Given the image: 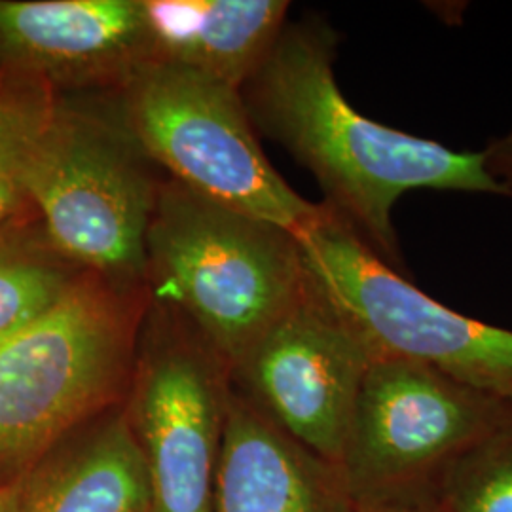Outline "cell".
<instances>
[{"label": "cell", "instance_id": "obj_16", "mask_svg": "<svg viewBox=\"0 0 512 512\" xmlns=\"http://www.w3.org/2000/svg\"><path fill=\"white\" fill-rule=\"evenodd\" d=\"M425 505L435 512H512V414L442 469Z\"/></svg>", "mask_w": 512, "mask_h": 512}, {"label": "cell", "instance_id": "obj_1", "mask_svg": "<svg viewBox=\"0 0 512 512\" xmlns=\"http://www.w3.org/2000/svg\"><path fill=\"white\" fill-rule=\"evenodd\" d=\"M338 37L319 19L287 23L241 99L256 129L310 169L327 207L403 274L393 209L412 190L509 196L482 152L452 150L353 109L334 74Z\"/></svg>", "mask_w": 512, "mask_h": 512}, {"label": "cell", "instance_id": "obj_3", "mask_svg": "<svg viewBox=\"0 0 512 512\" xmlns=\"http://www.w3.org/2000/svg\"><path fill=\"white\" fill-rule=\"evenodd\" d=\"M118 105L55 97L27 171V194L55 251L110 283L145 275L160 184Z\"/></svg>", "mask_w": 512, "mask_h": 512}, {"label": "cell", "instance_id": "obj_19", "mask_svg": "<svg viewBox=\"0 0 512 512\" xmlns=\"http://www.w3.org/2000/svg\"><path fill=\"white\" fill-rule=\"evenodd\" d=\"M12 494H14V482L0 484V512H6L8 505H10Z\"/></svg>", "mask_w": 512, "mask_h": 512}, {"label": "cell", "instance_id": "obj_8", "mask_svg": "<svg viewBox=\"0 0 512 512\" xmlns=\"http://www.w3.org/2000/svg\"><path fill=\"white\" fill-rule=\"evenodd\" d=\"M372 355L306 277L302 291L236 365L258 410L340 467Z\"/></svg>", "mask_w": 512, "mask_h": 512}, {"label": "cell", "instance_id": "obj_13", "mask_svg": "<svg viewBox=\"0 0 512 512\" xmlns=\"http://www.w3.org/2000/svg\"><path fill=\"white\" fill-rule=\"evenodd\" d=\"M6 512H150L147 463L133 427L110 416L14 482Z\"/></svg>", "mask_w": 512, "mask_h": 512}, {"label": "cell", "instance_id": "obj_12", "mask_svg": "<svg viewBox=\"0 0 512 512\" xmlns=\"http://www.w3.org/2000/svg\"><path fill=\"white\" fill-rule=\"evenodd\" d=\"M150 61L239 90L287 25L285 0H141Z\"/></svg>", "mask_w": 512, "mask_h": 512}, {"label": "cell", "instance_id": "obj_10", "mask_svg": "<svg viewBox=\"0 0 512 512\" xmlns=\"http://www.w3.org/2000/svg\"><path fill=\"white\" fill-rule=\"evenodd\" d=\"M150 61L141 0H0V71L57 88L120 86Z\"/></svg>", "mask_w": 512, "mask_h": 512}, {"label": "cell", "instance_id": "obj_6", "mask_svg": "<svg viewBox=\"0 0 512 512\" xmlns=\"http://www.w3.org/2000/svg\"><path fill=\"white\" fill-rule=\"evenodd\" d=\"M120 298L114 283L86 272L0 344V473H27L109 399L129 348Z\"/></svg>", "mask_w": 512, "mask_h": 512}, {"label": "cell", "instance_id": "obj_9", "mask_svg": "<svg viewBox=\"0 0 512 512\" xmlns=\"http://www.w3.org/2000/svg\"><path fill=\"white\" fill-rule=\"evenodd\" d=\"M226 406L194 349L169 344L143 361L135 437L150 484V512H211Z\"/></svg>", "mask_w": 512, "mask_h": 512}, {"label": "cell", "instance_id": "obj_4", "mask_svg": "<svg viewBox=\"0 0 512 512\" xmlns=\"http://www.w3.org/2000/svg\"><path fill=\"white\" fill-rule=\"evenodd\" d=\"M294 239L311 285L374 361L429 366L512 401V330L471 319L420 291L325 203Z\"/></svg>", "mask_w": 512, "mask_h": 512}, {"label": "cell", "instance_id": "obj_18", "mask_svg": "<svg viewBox=\"0 0 512 512\" xmlns=\"http://www.w3.org/2000/svg\"><path fill=\"white\" fill-rule=\"evenodd\" d=\"M355 512H435L429 505H384V507H368V509H355Z\"/></svg>", "mask_w": 512, "mask_h": 512}, {"label": "cell", "instance_id": "obj_5", "mask_svg": "<svg viewBox=\"0 0 512 512\" xmlns=\"http://www.w3.org/2000/svg\"><path fill=\"white\" fill-rule=\"evenodd\" d=\"M116 105L148 160L190 192L293 236L321 213L270 164L239 90L145 61L118 86Z\"/></svg>", "mask_w": 512, "mask_h": 512}, {"label": "cell", "instance_id": "obj_15", "mask_svg": "<svg viewBox=\"0 0 512 512\" xmlns=\"http://www.w3.org/2000/svg\"><path fill=\"white\" fill-rule=\"evenodd\" d=\"M55 97L37 78L0 71V234L23 226L33 207L27 171Z\"/></svg>", "mask_w": 512, "mask_h": 512}, {"label": "cell", "instance_id": "obj_11", "mask_svg": "<svg viewBox=\"0 0 512 512\" xmlns=\"http://www.w3.org/2000/svg\"><path fill=\"white\" fill-rule=\"evenodd\" d=\"M211 512H355L340 471L256 406L226 404Z\"/></svg>", "mask_w": 512, "mask_h": 512}, {"label": "cell", "instance_id": "obj_17", "mask_svg": "<svg viewBox=\"0 0 512 512\" xmlns=\"http://www.w3.org/2000/svg\"><path fill=\"white\" fill-rule=\"evenodd\" d=\"M480 152L488 173L512 192V129Z\"/></svg>", "mask_w": 512, "mask_h": 512}, {"label": "cell", "instance_id": "obj_7", "mask_svg": "<svg viewBox=\"0 0 512 512\" xmlns=\"http://www.w3.org/2000/svg\"><path fill=\"white\" fill-rule=\"evenodd\" d=\"M512 414V401L429 366L376 359L366 370L338 467L355 509L427 503L442 469Z\"/></svg>", "mask_w": 512, "mask_h": 512}, {"label": "cell", "instance_id": "obj_2", "mask_svg": "<svg viewBox=\"0 0 512 512\" xmlns=\"http://www.w3.org/2000/svg\"><path fill=\"white\" fill-rule=\"evenodd\" d=\"M145 258L156 298L184 311L234 363L293 304L306 281L293 234L175 181L158 188Z\"/></svg>", "mask_w": 512, "mask_h": 512}, {"label": "cell", "instance_id": "obj_14", "mask_svg": "<svg viewBox=\"0 0 512 512\" xmlns=\"http://www.w3.org/2000/svg\"><path fill=\"white\" fill-rule=\"evenodd\" d=\"M46 234L23 226L0 234V344L35 323L82 277Z\"/></svg>", "mask_w": 512, "mask_h": 512}]
</instances>
